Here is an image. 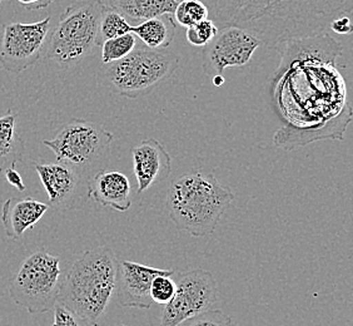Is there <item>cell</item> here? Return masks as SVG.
Wrapping results in <instances>:
<instances>
[{"mask_svg":"<svg viewBox=\"0 0 353 326\" xmlns=\"http://www.w3.org/2000/svg\"><path fill=\"white\" fill-rule=\"evenodd\" d=\"M179 1V0H178ZM210 19L238 27L273 48L279 41L323 33L336 18L352 14L353 0H201Z\"/></svg>","mask_w":353,"mask_h":326,"instance_id":"1","label":"cell"},{"mask_svg":"<svg viewBox=\"0 0 353 326\" xmlns=\"http://www.w3.org/2000/svg\"><path fill=\"white\" fill-rule=\"evenodd\" d=\"M233 200L234 193L213 173L194 170L170 184L167 207L178 230L204 238L216 231Z\"/></svg>","mask_w":353,"mask_h":326,"instance_id":"2","label":"cell"},{"mask_svg":"<svg viewBox=\"0 0 353 326\" xmlns=\"http://www.w3.org/2000/svg\"><path fill=\"white\" fill-rule=\"evenodd\" d=\"M118 260L107 246L82 253L61 279L58 303L98 324L117 289Z\"/></svg>","mask_w":353,"mask_h":326,"instance_id":"3","label":"cell"},{"mask_svg":"<svg viewBox=\"0 0 353 326\" xmlns=\"http://www.w3.org/2000/svg\"><path fill=\"white\" fill-rule=\"evenodd\" d=\"M103 0H78L61 15L49 37L47 57L61 67H72L98 47Z\"/></svg>","mask_w":353,"mask_h":326,"instance_id":"4","label":"cell"},{"mask_svg":"<svg viewBox=\"0 0 353 326\" xmlns=\"http://www.w3.org/2000/svg\"><path fill=\"white\" fill-rule=\"evenodd\" d=\"M179 57L165 49L136 47L119 61L104 64L103 79L118 95L136 99L148 95L176 72Z\"/></svg>","mask_w":353,"mask_h":326,"instance_id":"5","label":"cell"},{"mask_svg":"<svg viewBox=\"0 0 353 326\" xmlns=\"http://www.w3.org/2000/svg\"><path fill=\"white\" fill-rule=\"evenodd\" d=\"M114 136L101 126L81 118H73L61 127L57 136L43 144L53 151L58 162L68 164L88 181L105 170L110 158Z\"/></svg>","mask_w":353,"mask_h":326,"instance_id":"6","label":"cell"},{"mask_svg":"<svg viewBox=\"0 0 353 326\" xmlns=\"http://www.w3.org/2000/svg\"><path fill=\"white\" fill-rule=\"evenodd\" d=\"M61 284V258L39 249L23 261L10 281L9 295L29 314L48 313L58 303Z\"/></svg>","mask_w":353,"mask_h":326,"instance_id":"7","label":"cell"},{"mask_svg":"<svg viewBox=\"0 0 353 326\" xmlns=\"http://www.w3.org/2000/svg\"><path fill=\"white\" fill-rule=\"evenodd\" d=\"M217 281L208 270H192L179 275L173 298L164 305L161 326H179L217 304Z\"/></svg>","mask_w":353,"mask_h":326,"instance_id":"8","label":"cell"},{"mask_svg":"<svg viewBox=\"0 0 353 326\" xmlns=\"http://www.w3.org/2000/svg\"><path fill=\"white\" fill-rule=\"evenodd\" d=\"M50 17L34 23L7 24L0 37V67L19 75L39 61L50 30Z\"/></svg>","mask_w":353,"mask_h":326,"instance_id":"9","label":"cell"},{"mask_svg":"<svg viewBox=\"0 0 353 326\" xmlns=\"http://www.w3.org/2000/svg\"><path fill=\"white\" fill-rule=\"evenodd\" d=\"M262 46L256 35L238 27H225L205 47L203 67L205 75H223L230 67H243L251 61L257 48Z\"/></svg>","mask_w":353,"mask_h":326,"instance_id":"10","label":"cell"},{"mask_svg":"<svg viewBox=\"0 0 353 326\" xmlns=\"http://www.w3.org/2000/svg\"><path fill=\"white\" fill-rule=\"evenodd\" d=\"M35 171L47 191L49 207L79 210L89 200V181L64 163H35Z\"/></svg>","mask_w":353,"mask_h":326,"instance_id":"11","label":"cell"},{"mask_svg":"<svg viewBox=\"0 0 353 326\" xmlns=\"http://www.w3.org/2000/svg\"><path fill=\"white\" fill-rule=\"evenodd\" d=\"M173 270H162L142 265L134 261H118L117 295L118 301L124 307H136L148 310L153 301L150 298V286L157 276H172Z\"/></svg>","mask_w":353,"mask_h":326,"instance_id":"12","label":"cell"},{"mask_svg":"<svg viewBox=\"0 0 353 326\" xmlns=\"http://www.w3.org/2000/svg\"><path fill=\"white\" fill-rule=\"evenodd\" d=\"M133 170L142 195L152 186L164 181L172 172V158L156 138H145L132 148Z\"/></svg>","mask_w":353,"mask_h":326,"instance_id":"13","label":"cell"},{"mask_svg":"<svg viewBox=\"0 0 353 326\" xmlns=\"http://www.w3.org/2000/svg\"><path fill=\"white\" fill-rule=\"evenodd\" d=\"M49 204L33 198H10L1 207V224L8 238L18 240L32 230L49 210Z\"/></svg>","mask_w":353,"mask_h":326,"instance_id":"14","label":"cell"},{"mask_svg":"<svg viewBox=\"0 0 353 326\" xmlns=\"http://www.w3.org/2000/svg\"><path fill=\"white\" fill-rule=\"evenodd\" d=\"M89 198L97 204L119 212L130 210V178L119 171H101L92 177L88 184Z\"/></svg>","mask_w":353,"mask_h":326,"instance_id":"15","label":"cell"},{"mask_svg":"<svg viewBox=\"0 0 353 326\" xmlns=\"http://www.w3.org/2000/svg\"><path fill=\"white\" fill-rule=\"evenodd\" d=\"M18 115L12 111L0 117V173L23 161L26 143L17 131Z\"/></svg>","mask_w":353,"mask_h":326,"instance_id":"16","label":"cell"},{"mask_svg":"<svg viewBox=\"0 0 353 326\" xmlns=\"http://www.w3.org/2000/svg\"><path fill=\"white\" fill-rule=\"evenodd\" d=\"M128 21H143L161 15H173L178 0H107L104 3Z\"/></svg>","mask_w":353,"mask_h":326,"instance_id":"17","label":"cell"},{"mask_svg":"<svg viewBox=\"0 0 353 326\" xmlns=\"http://www.w3.org/2000/svg\"><path fill=\"white\" fill-rule=\"evenodd\" d=\"M176 23L173 15L165 14L132 26V33L150 49H165L174 38Z\"/></svg>","mask_w":353,"mask_h":326,"instance_id":"18","label":"cell"},{"mask_svg":"<svg viewBox=\"0 0 353 326\" xmlns=\"http://www.w3.org/2000/svg\"><path fill=\"white\" fill-rule=\"evenodd\" d=\"M127 33H132V26L130 21H127L122 14L105 6L103 9L101 23H99L98 47L102 46L103 41L127 35Z\"/></svg>","mask_w":353,"mask_h":326,"instance_id":"19","label":"cell"},{"mask_svg":"<svg viewBox=\"0 0 353 326\" xmlns=\"http://www.w3.org/2000/svg\"><path fill=\"white\" fill-rule=\"evenodd\" d=\"M208 18V8L201 0H179L173 13V19L176 24L184 28L192 27Z\"/></svg>","mask_w":353,"mask_h":326,"instance_id":"20","label":"cell"},{"mask_svg":"<svg viewBox=\"0 0 353 326\" xmlns=\"http://www.w3.org/2000/svg\"><path fill=\"white\" fill-rule=\"evenodd\" d=\"M101 47H102L103 64H109L130 55L136 49L137 37L133 33H127V35L103 41Z\"/></svg>","mask_w":353,"mask_h":326,"instance_id":"21","label":"cell"},{"mask_svg":"<svg viewBox=\"0 0 353 326\" xmlns=\"http://www.w3.org/2000/svg\"><path fill=\"white\" fill-rule=\"evenodd\" d=\"M218 32H219V28L217 24H214L213 21L208 18L205 21H199L197 24L187 28L185 37L190 46L203 48L207 47L214 39Z\"/></svg>","mask_w":353,"mask_h":326,"instance_id":"22","label":"cell"},{"mask_svg":"<svg viewBox=\"0 0 353 326\" xmlns=\"http://www.w3.org/2000/svg\"><path fill=\"white\" fill-rule=\"evenodd\" d=\"M176 282L170 279V276L161 275L157 276L150 286V298L153 303L165 305L176 292Z\"/></svg>","mask_w":353,"mask_h":326,"instance_id":"23","label":"cell"},{"mask_svg":"<svg viewBox=\"0 0 353 326\" xmlns=\"http://www.w3.org/2000/svg\"><path fill=\"white\" fill-rule=\"evenodd\" d=\"M53 311H54L53 326H98L94 323L70 311L69 309L59 303L55 304Z\"/></svg>","mask_w":353,"mask_h":326,"instance_id":"24","label":"cell"},{"mask_svg":"<svg viewBox=\"0 0 353 326\" xmlns=\"http://www.w3.org/2000/svg\"><path fill=\"white\" fill-rule=\"evenodd\" d=\"M233 321L227 314L221 310H208L190 319L188 326H232Z\"/></svg>","mask_w":353,"mask_h":326,"instance_id":"25","label":"cell"},{"mask_svg":"<svg viewBox=\"0 0 353 326\" xmlns=\"http://www.w3.org/2000/svg\"><path fill=\"white\" fill-rule=\"evenodd\" d=\"M331 30L337 35H351L352 33V23H351V18L347 15H342L336 18L332 23L330 24Z\"/></svg>","mask_w":353,"mask_h":326,"instance_id":"26","label":"cell"},{"mask_svg":"<svg viewBox=\"0 0 353 326\" xmlns=\"http://www.w3.org/2000/svg\"><path fill=\"white\" fill-rule=\"evenodd\" d=\"M4 176H6L8 184L14 186L17 190L26 191V184L23 182V178L19 175V172L15 170V167H10L4 171Z\"/></svg>","mask_w":353,"mask_h":326,"instance_id":"27","label":"cell"},{"mask_svg":"<svg viewBox=\"0 0 353 326\" xmlns=\"http://www.w3.org/2000/svg\"><path fill=\"white\" fill-rule=\"evenodd\" d=\"M17 1L29 10H41L54 3V0H17Z\"/></svg>","mask_w":353,"mask_h":326,"instance_id":"28","label":"cell"},{"mask_svg":"<svg viewBox=\"0 0 353 326\" xmlns=\"http://www.w3.org/2000/svg\"><path fill=\"white\" fill-rule=\"evenodd\" d=\"M212 79H213V84L214 86H222L224 83V77L222 75H214V77H212Z\"/></svg>","mask_w":353,"mask_h":326,"instance_id":"29","label":"cell"},{"mask_svg":"<svg viewBox=\"0 0 353 326\" xmlns=\"http://www.w3.org/2000/svg\"><path fill=\"white\" fill-rule=\"evenodd\" d=\"M1 3H3V0H0V4H1Z\"/></svg>","mask_w":353,"mask_h":326,"instance_id":"30","label":"cell"},{"mask_svg":"<svg viewBox=\"0 0 353 326\" xmlns=\"http://www.w3.org/2000/svg\"><path fill=\"white\" fill-rule=\"evenodd\" d=\"M118 326H127V325H118Z\"/></svg>","mask_w":353,"mask_h":326,"instance_id":"31","label":"cell"}]
</instances>
